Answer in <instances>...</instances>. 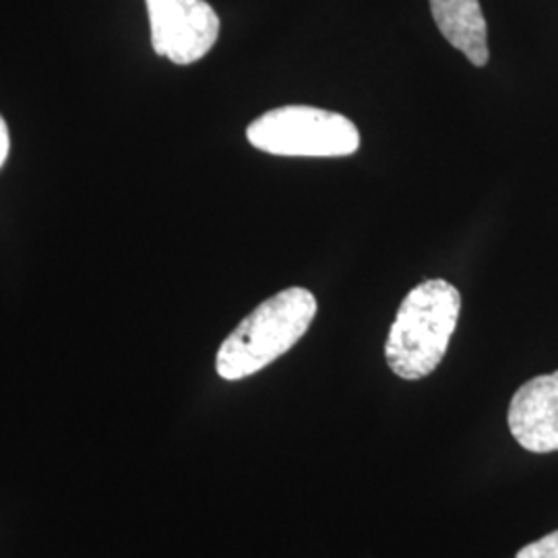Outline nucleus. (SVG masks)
<instances>
[{
	"instance_id": "obj_2",
	"label": "nucleus",
	"mask_w": 558,
	"mask_h": 558,
	"mask_svg": "<svg viewBox=\"0 0 558 558\" xmlns=\"http://www.w3.org/2000/svg\"><path fill=\"white\" fill-rule=\"evenodd\" d=\"M317 299L306 288H288L260 302L223 339L216 359L218 375L226 380L257 375L306 336L311 323L317 317Z\"/></svg>"
},
{
	"instance_id": "obj_4",
	"label": "nucleus",
	"mask_w": 558,
	"mask_h": 558,
	"mask_svg": "<svg viewBox=\"0 0 558 558\" xmlns=\"http://www.w3.org/2000/svg\"><path fill=\"white\" fill-rule=\"evenodd\" d=\"M156 54L193 64L218 41L220 17L205 0H145Z\"/></svg>"
},
{
	"instance_id": "obj_3",
	"label": "nucleus",
	"mask_w": 558,
	"mask_h": 558,
	"mask_svg": "<svg viewBox=\"0 0 558 558\" xmlns=\"http://www.w3.org/2000/svg\"><path fill=\"white\" fill-rule=\"evenodd\" d=\"M246 140L283 158H343L356 154L360 133L343 114L313 106H281L253 120Z\"/></svg>"
},
{
	"instance_id": "obj_6",
	"label": "nucleus",
	"mask_w": 558,
	"mask_h": 558,
	"mask_svg": "<svg viewBox=\"0 0 558 558\" xmlns=\"http://www.w3.org/2000/svg\"><path fill=\"white\" fill-rule=\"evenodd\" d=\"M430 13L442 38L474 66L488 62V29L480 0H430Z\"/></svg>"
},
{
	"instance_id": "obj_8",
	"label": "nucleus",
	"mask_w": 558,
	"mask_h": 558,
	"mask_svg": "<svg viewBox=\"0 0 558 558\" xmlns=\"http://www.w3.org/2000/svg\"><path fill=\"white\" fill-rule=\"evenodd\" d=\"M7 156H9V129H7L4 120L0 117V168H2V163L7 160Z\"/></svg>"
},
{
	"instance_id": "obj_7",
	"label": "nucleus",
	"mask_w": 558,
	"mask_h": 558,
	"mask_svg": "<svg viewBox=\"0 0 558 558\" xmlns=\"http://www.w3.org/2000/svg\"><path fill=\"white\" fill-rule=\"evenodd\" d=\"M515 558H558V530L523 546Z\"/></svg>"
},
{
	"instance_id": "obj_1",
	"label": "nucleus",
	"mask_w": 558,
	"mask_h": 558,
	"mask_svg": "<svg viewBox=\"0 0 558 558\" xmlns=\"http://www.w3.org/2000/svg\"><path fill=\"white\" fill-rule=\"evenodd\" d=\"M461 294L447 279H426L399 306L385 359L399 379L418 380L439 368L458 327Z\"/></svg>"
},
{
	"instance_id": "obj_5",
	"label": "nucleus",
	"mask_w": 558,
	"mask_h": 558,
	"mask_svg": "<svg viewBox=\"0 0 558 558\" xmlns=\"http://www.w3.org/2000/svg\"><path fill=\"white\" fill-rule=\"evenodd\" d=\"M507 422L525 451H558V371L523 383L509 403Z\"/></svg>"
}]
</instances>
